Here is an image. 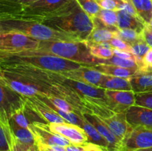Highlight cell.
Returning a JSON list of instances; mask_svg holds the SVG:
<instances>
[{"instance_id":"1","label":"cell","mask_w":152,"mask_h":151,"mask_svg":"<svg viewBox=\"0 0 152 151\" xmlns=\"http://www.w3.org/2000/svg\"><path fill=\"white\" fill-rule=\"evenodd\" d=\"M39 22L56 30L71 34L81 41L87 40L94 28L92 18L81 8L76 0H71Z\"/></svg>"},{"instance_id":"2","label":"cell","mask_w":152,"mask_h":151,"mask_svg":"<svg viewBox=\"0 0 152 151\" xmlns=\"http://www.w3.org/2000/svg\"><path fill=\"white\" fill-rule=\"evenodd\" d=\"M12 55L20 56L53 55L89 67L101 63V59H96L91 55L86 40L79 41H40L37 49Z\"/></svg>"},{"instance_id":"3","label":"cell","mask_w":152,"mask_h":151,"mask_svg":"<svg viewBox=\"0 0 152 151\" xmlns=\"http://www.w3.org/2000/svg\"><path fill=\"white\" fill-rule=\"evenodd\" d=\"M17 31L40 41H79L71 34L56 30L41 22L13 17H1L0 33Z\"/></svg>"},{"instance_id":"4","label":"cell","mask_w":152,"mask_h":151,"mask_svg":"<svg viewBox=\"0 0 152 151\" xmlns=\"http://www.w3.org/2000/svg\"><path fill=\"white\" fill-rule=\"evenodd\" d=\"M1 66L13 65H26L56 73L68 72L87 66L79 62L53 55H33L20 56L4 53H1Z\"/></svg>"},{"instance_id":"5","label":"cell","mask_w":152,"mask_h":151,"mask_svg":"<svg viewBox=\"0 0 152 151\" xmlns=\"http://www.w3.org/2000/svg\"><path fill=\"white\" fill-rule=\"evenodd\" d=\"M70 1L71 0H38L17 11L10 14L1 15V17H13L39 22L45 16L61 8Z\"/></svg>"},{"instance_id":"6","label":"cell","mask_w":152,"mask_h":151,"mask_svg":"<svg viewBox=\"0 0 152 151\" xmlns=\"http://www.w3.org/2000/svg\"><path fill=\"white\" fill-rule=\"evenodd\" d=\"M40 41L22 33L7 31L0 33V51L4 54H16L26 50L37 49Z\"/></svg>"},{"instance_id":"7","label":"cell","mask_w":152,"mask_h":151,"mask_svg":"<svg viewBox=\"0 0 152 151\" xmlns=\"http://www.w3.org/2000/svg\"><path fill=\"white\" fill-rule=\"evenodd\" d=\"M50 131L63 136L74 144L82 145L88 142V139L85 130L81 127L70 123L62 124H44Z\"/></svg>"},{"instance_id":"8","label":"cell","mask_w":152,"mask_h":151,"mask_svg":"<svg viewBox=\"0 0 152 151\" xmlns=\"http://www.w3.org/2000/svg\"><path fill=\"white\" fill-rule=\"evenodd\" d=\"M149 147H152V129L142 126L134 127L123 142V150L124 151Z\"/></svg>"},{"instance_id":"9","label":"cell","mask_w":152,"mask_h":151,"mask_svg":"<svg viewBox=\"0 0 152 151\" xmlns=\"http://www.w3.org/2000/svg\"><path fill=\"white\" fill-rule=\"evenodd\" d=\"M30 130L35 138L36 143H41L49 146H61L66 147L71 144L70 141L63 136L50 131L46 128L44 123L34 121L31 124Z\"/></svg>"},{"instance_id":"10","label":"cell","mask_w":152,"mask_h":151,"mask_svg":"<svg viewBox=\"0 0 152 151\" xmlns=\"http://www.w3.org/2000/svg\"><path fill=\"white\" fill-rule=\"evenodd\" d=\"M108 106L114 113L126 112L135 105V93L133 90H105Z\"/></svg>"},{"instance_id":"11","label":"cell","mask_w":152,"mask_h":151,"mask_svg":"<svg viewBox=\"0 0 152 151\" xmlns=\"http://www.w3.org/2000/svg\"><path fill=\"white\" fill-rule=\"evenodd\" d=\"M1 90V113L10 119L12 113L19 108L22 107L25 105L24 97L19 96V93H16L10 88L7 85L1 81L0 85Z\"/></svg>"},{"instance_id":"12","label":"cell","mask_w":152,"mask_h":151,"mask_svg":"<svg viewBox=\"0 0 152 151\" xmlns=\"http://www.w3.org/2000/svg\"><path fill=\"white\" fill-rule=\"evenodd\" d=\"M99 118L122 143L134 130L126 120V112L116 113L110 117L99 116Z\"/></svg>"},{"instance_id":"13","label":"cell","mask_w":152,"mask_h":151,"mask_svg":"<svg viewBox=\"0 0 152 151\" xmlns=\"http://www.w3.org/2000/svg\"><path fill=\"white\" fill-rule=\"evenodd\" d=\"M82 115L91 124L99 133L105 138L110 145V151H122L123 143L111 133L108 126L103 122L99 115L90 112H84Z\"/></svg>"},{"instance_id":"14","label":"cell","mask_w":152,"mask_h":151,"mask_svg":"<svg viewBox=\"0 0 152 151\" xmlns=\"http://www.w3.org/2000/svg\"><path fill=\"white\" fill-rule=\"evenodd\" d=\"M126 116L133 128L142 126L152 129V109L133 105L126 111Z\"/></svg>"},{"instance_id":"15","label":"cell","mask_w":152,"mask_h":151,"mask_svg":"<svg viewBox=\"0 0 152 151\" xmlns=\"http://www.w3.org/2000/svg\"><path fill=\"white\" fill-rule=\"evenodd\" d=\"M60 73L68 78L96 87H99V84H100L101 80L104 76L103 73L94 69L91 66H85L74 70L61 72Z\"/></svg>"},{"instance_id":"16","label":"cell","mask_w":152,"mask_h":151,"mask_svg":"<svg viewBox=\"0 0 152 151\" xmlns=\"http://www.w3.org/2000/svg\"><path fill=\"white\" fill-rule=\"evenodd\" d=\"M1 81L8 86L11 90L16 93L26 97H33V96H42V93L40 91L37 85L32 83L22 81L16 79L12 77L7 76L1 73Z\"/></svg>"},{"instance_id":"17","label":"cell","mask_w":152,"mask_h":151,"mask_svg":"<svg viewBox=\"0 0 152 151\" xmlns=\"http://www.w3.org/2000/svg\"><path fill=\"white\" fill-rule=\"evenodd\" d=\"M129 79L134 93L152 92V70L139 72Z\"/></svg>"},{"instance_id":"18","label":"cell","mask_w":152,"mask_h":151,"mask_svg":"<svg viewBox=\"0 0 152 151\" xmlns=\"http://www.w3.org/2000/svg\"><path fill=\"white\" fill-rule=\"evenodd\" d=\"M91 67L94 69L99 71L105 75L120 77V78H129L139 73V70L123 68L115 65H106V64H99Z\"/></svg>"},{"instance_id":"19","label":"cell","mask_w":152,"mask_h":151,"mask_svg":"<svg viewBox=\"0 0 152 151\" xmlns=\"http://www.w3.org/2000/svg\"><path fill=\"white\" fill-rule=\"evenodd\" d=\"M99 87L111 90H132L130 79L104 74Z\"/></svg>"},{"instance_id":"20","label":"cell","mask_w":152,"mask_h":151,"mask_svg":"<svg viewBox=\"0 0 152 151\" xmlns=\"http://www.w3.org/2000/svg\"><path fill=\"white\" fill-rule=\"evenodd\" d=\"M117 16L118 28L120 29H132L142 33L146 27L145 24L140 19L132 16L123 10L117 11Z\"/></svg>"},{"instance_id":"21","label":"cell","mask_w":152,"mask_h":151,"mask_svg":"<svg viewBox=\"0 0 152 151\" xmlns=\"http://www.w3.org/2000/svg\"><path fill=\"white\" fill-rule=\"evenodd\" d=\"M81 127L86 132L88 139V142L98 145L105 150L110 151V145L108 142H107L106 139L85 118L81 125Z\"/></svg>"},{"instance_id":"22","label":"cell","mask_w":152,"mask_h":151,"mask_svg":"<svg viewBox=\"0 0 152 151\" xmlns=\"http://www.w3.org/2000/svg\"><path fill=\"white\" fill-rule=\"evenodd\" d=\"M141 20L148 25L152 19V0H129Z\"/></svg>"},{"instance_id":"23","label":"cell","mask_w":152,"mask_h":151,"mask_svg":"<svg viewBox=\"0 0 152 151\" xmlns=\"http://www.w3.org/2000/svg\"><path fill=\"white\" fill-rule=\"evenodd\" d=\"M11 118H10V124L11 127L13 135L16 137V139L22 144L28 145H37L36 144L35 138L32 131L29 129L23 128L18 125L13 119L12 121H10Z\"/></svg>"},{"instance_id":"24","label":"cell","mask_w":152,"mask_h":151,"mask_svg":"<svg viewBox=\"0 0 152 151\" xmlns=\"http://www.w3.org/2000/svg\"><path fill=\"white\" fill-rule=\"evenodd\" d=\"M38 0H1V15L10 14Z\"/></svg>"},{"instance_id":"25","label":"cell","mask_w":152,"mask_h":151,"mask_svg":"<svg viewBox=\"0 0 152 151\" xmlns=\"http://www.w3.org/2000/svg\"><path fill=\"white\" fill-rule=\"evenodd\" d=\"M115 37L123 40L131 46L144 40L142 32L140 33L132 29H119L115 32Z\"/></svg>"},{"instance_id":"26","label":"cell","mask_w":152,"mask_h":151,"mask_svg":"<svg viewBox=\"0 0 152 151\" xmlns=\"http://www.w3.org/2000/svg\"><path fill=\"white\" fill-rule=\"evenodd\" d=\"M115 32L116 31H112L110 30L94 28L86 41L96 43V44L109 41L111 38L115 37Z\"/></svg>"},{"instance_id":"27","label":"cell","mask_w":152,"mask_h":151,"mask_svg":"<svg viewBox=\"0 0 152 151\" xmlns=\"http://www.w3.org/2000/svg\"><path fill=\"white\" fill-rule=\"evenodd\" d=\"M88 44L90 52L93 56L99 59H109L114 56L113 49H108L103 47L100 44L90 42L87 41Z\"/></svg>"},{"instance_id":"28","label":"cell","mask_w":152,"mask_h":151,"mask_svg":"<svg viewBox=\"0 0 152 151\" xmlns=\"http://www.w3.org/2000/svg\"><path fill=\"white\" fill-rule=\"evenodd\" d=\"M96 17L99 18L105 25L111 28H118V16L117 11L102 9L99 10ZM120 29V28H119Z\"/></svg>"},{"instance_id":"29","label":"cell","mask_w":152,"mask_h":151,"mask_svg":"<svg viewBox=\"0 0 152 151\" xmlns=\"http://www.w3.org/2000/svg\"><path fill=\"white\" fill-rule=\"evenodd\" d=\"M100 64H106V65H112L115 66L120 67L123 68H129V69L139 70L136 62L133 60H127V59H122L117 56H114L109 59H101Z\"/></svg>"},{"instance_id":"30","label":"cell","mask_w":152,"mask_h":151,"mask_svg":"<svg viewBox=\"0 0 152 151\" xmlns=\"http://www.w3.org/2000/svg\"><path fill=\"white\" fill-rule=\"evenodd\" d=\"M81 8L90 16L93 18L96 16L101 10V7L98 5L95 0H76Z\"/></svg>"},{"instance_id":"31","label":"cell","mask_w":152,"mask_h":151,"mask_svg":"<svg viewBox=\"0 0 152 151\" xmlns=\"http://www.w3.org/2000/svg\"><path fill=\"white\" fill-rule=\"evenodd\" d=\"M102 9L119 11L124 7L127 0H95Z\"/></svg>"},{"instance_id":"32","label":"cell","mask_w":152,"mask_h":151,"mask_svg":"<svg viewBox=\"0 0 152 151\" xmlns=\"http://www.w3.org/2000/svg\"><path fill=\"white\" fill-rule=\"evenodd\" d=\"M10 151H39L37 145L25 144L18 141L13 135L12 130L10 134Z\"/></svg>"},{"instance_id":"33","label":"cell","mask_w":152,"mask_h":151,"mask_svg":"<svg viewBox=\"0 0 152 151\" xmlns=\"http://www.w3.org/2000/svg\"><path fill=\"white\" fill-rule=\"evenodd\" d=\"M135 105L152 109V92L135 93Z\"/></svg>"},{"instance_id":"34","label":"cell","mask_w":152,"mask_h":151,"mask_svg":"<svg viewBox=\"0 0 152 151\" xmlns=\"http://www.w3.org/2000/svg\"><path fill=\"white\" fill-rule=\"evenodd\" d=\"M24 106H25V105H24ZM24 106L19 108L16 110H15L12 113L10 118L13 119L20 127H23V128L29 129L30 130L31 124H30L29 121H28V118H26L25 115L24 114V112H25V110H24Z\"/></svg>"},{"instance_id":"35","label":"cell","mask_w":152,"mask_h":151,"mask_svg":"<svg viewBox=\"0 0 152 151\" xmlns=\"http://www.w3.org/2000/svg\"><path fill=\"white\" fill-rule=\"evenodd\" d=\"M109 42L111 44L113 48L132 53V46L128 44V43H126V41H123V40L117 38V37H114L113 38H111Z\"/></svg>"},{"instance_id":"36","label":"cell","mask_w":152,"mask_h":151,"mask_svg":"<svg viewBox=\"0 0 152 151\" xmlns=\"http://www.w3.org/2000/svg\"><path fill=\"white\" fill-rule=\"evenodd\" d=\"M113 51H114V56H117L118 57L122 58V59H127V60H133L136 62V58L132 53L124 51V50H120L116 48H113Z\"/></svg>"},{"instance_id":"37","label":"cell","mask_w":152,"mask_h":151,"mask_svg":"<svg viewBox=\"0 0 152 151\" xmlns=\"http://www.w3.org/2000/svg\"><path fill=\"white\" fill-rule=\"evenodd\" d=\"M39 151H66L65 147L61 146H49L41 143H36Z\"/></svg>"},{"instance_id":"38","label":"cell","mask_w":152,"mask_h":151,"mask_svg":"<svg viewBox=\"0 0 152 151\" xmlns=\"http://www.w3.org/2000/svg\"><path fill=\"white\" fill-rule=\"evenodd\" d=\"M143 64L145 66V70L143 72L152 70V48H150L145 56H144Z\"/></svg>"},{"instance_id":"39","label":"cell","mask_w":152,"mask_h":151,"mask_svg":"<svg viewBox=\"0 0 152 151\" xmlns=\"http://www.w3.org/2000/svg\"><path fill=\"white\" fill-rule=\"evenodd\" d=\"M142 36H143L145 42L151 48H152V33L147 26L142 30Z\"/></svg>"},{"instance_id":"40","label":"cell","mask_w":152,"mask_h":151,"mask_svg":"<svg viewBox=\"0 0 152 151\" xmlns=\"http://www.w3.org/2000/svg\"><path fill=\"white\" fill-rule=\"evenodd\" d=\"M65 150H66V151H86V145H78L71 144L69 146L66 147Z\"/></svg>"},{"instance_id":"41","label":"cell","mask_w":152,"mask_h":151,"mask_svg":"<svg viewBox=\"0 0 152 151\" xmlns=\"http://www.w3.org/2000/svg\"><path fill=\"white\" fill-rule=\"evenodd\" d=\"M86 145V151H104L105 150L102 149L98 145L90 143V142H87L85 144Z\"/></svg>"},{"instance_id":"42","label":"cell","mask_w":152,"mask_h":151,"mask_svg":"<svg viewBox=\"0 0 152 151\" xmlns=\"http://www.w3.org/2000/svg\"><path fill=\"white\" fill-rule=\"evenodd\" d=\"M132 151H152V147L145 148V149H139V150H132Z\"/></svg>"},{"instance_id":"43","label":"cell","mask_w":152,"mask_h":151,"mask_svg":"<svg viewBox=\"0 0 152 151\" xmlns=\"http://www.w3.org/2000/svg\"><path fill=\"white\" fill-rule=\"evenodd\" d=\"M146 26H149V27H152V19L151 20V22H150V23L148 24V25H146Z\"/></svg>"},{"instance_id":"44","label":"cell","mask_w":152,"mask_h":151,"mask_svg":"<svg viewBox=\"0 0 152 151\" xmlns=\"http://www.w3.org/2000/svg\"><path fill=\"white\" fill-rule=\"evenodd\" d=\"M147 27H148V29H149L151 31V33H152V27H149V26H147Z\"/></svg>"},{"instance_id":"45","label":"cell","mask_w":152,"mask_h":151,"mask_svg":"<svg viewBox=\"0 0 152 151\" xmlns=\"http://www.w3.org/2000/svg\"><path fill=\"white\" fill-rule=\"evenodd\" d=\"M104 151H106V150H104Z\"/></svg>"}]
</instances>
